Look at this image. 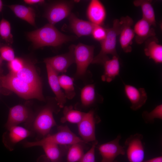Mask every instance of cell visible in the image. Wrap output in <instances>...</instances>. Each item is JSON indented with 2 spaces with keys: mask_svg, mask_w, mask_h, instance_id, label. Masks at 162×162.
I'll list each match as a JSON object with an SVG mask.
<instances>
[{
  "mask_svg": "<svg viewBox=\"0 0 162 162\" xmlns=\"http://www.w3.org/2000/svg\"><path fill=\"white\" fill-rule=\"evenodd\" d=\"M51 162V161H49H49H48V162L47 161V162Z\"/></svg>",
  "mask_w": 162,
  "mask_h": 162,
  "instance_id": "60d3db41",
  "label": "cell"
},
{
  "mask_svg": "<svg viewBox=\"0 0 162 162\" xmlns=\"http://www.w3.org/2000/svg\"><path fill=\"white\" fill-rule=\"evenodd\" d=\"M46 154L47 158L52 162H59L64 155V152L59 147V145L56 143L47 142L40 144Z\"/></svg>",
  "mask_w": 162,
  "mask_h": 162,
  "instance_id": "d4e9b609",
  "label": "cell"
},
{
  "mask_svg": "<svg viewBox=\"0 0 162 162\" xmlns=\"http://www.w3.org/2000/svg\"><path fill=\"white\" fill-rule=\"evenodd\" d=\"M2 60L0 57V65L1 64L2 62Z\"/></svg>",
  "mask_w": 162,
  "mask_h": 162,
  "instance_id": "f35d334b",
  "label": "cell"
},
{
  "mask_svg": "<svg viewBox=\"0 0 162 162\" xmlns=\"http://www.w3.org/2000/svg\"><path fill=\"white\" fill-rule=\"evenodd\" d=\"M31 117L28 108L22 105H15L10 109L8 118L5 127L10 128L28 121Z\"/></svg>",
  "mask_w": 162,
  "mask_h": 162,
  "instance_id": "2e32d148",
  "label": "cell"
},
{
  "mask_svg": "<svg viewBox=\"0 0 162 162\" xmlns=\"http://www.w3.org/2000/svg\"><path fill=\"white\" fill-rule=\"evenodd\" d=\"M68 19L70 27L77 37L91 35L96 25L89 21L79 19L72 13Z\"/></svg>",
  "mask_w": 162,
  "mask_h": 162,
  "instance_id": "ac0fdd59",
  "label": "cell"
},
{
  "mask_svg": "<svg viewBox=\"0 0 162 162\" xmlns=\"http://www.w3.org/2000/svg\"><path fill=\"white\" fill-rule=\"evenodd\" d=\"M53 110L51 106H46L40 111L34 119L33 129L42 136H46L51 128L56 125L53 115Z\"/></svg>",
  "mask_w": 162,
  "mask_h": 162,
  "instance_id": "52a82bcc",
  "label": "cell"
},
{
  "mask_svg": "<svg viewBox=\"0 0 162 162\" xmlns=\"http://www.w3.org/2000/svg\"><path fill=\"white\" fill-rule=\"evenodd\" d=\"M0 58L2 60L10 62L15 58L14 51L11 47L4 46L0 48Z\"/></svg>",
  "mask_w": 162,
  "mask_h": 162,
  "instance_id": "d6a6232c",
  "label": "cell"
},
{
  "mask_svg": "<svg viewBox=\"0 0 162 162\" xmlns=\"http://www.w3.org/2000/svg\"><path fill=\"white\" fill-rule=\"evenodd\" d=\"M74 78L65 74L58 76L60 86L64 92L66 98L71 100L75 96L76 93L74 85Z\"/></svg>",
  "mask_w": 162,
  "mask_h": 162,
  "instance_id": "83f0119b",
  "label": "cell"
},
{
  "mask_svg": "<svg viewBox=\"0 0 162 162\" xmlns=\"http://www.w3.org/2000/svg\"><path fill=\"white\" fill-rule=\"evenodd\" d=\"M74 45H71L68 52L53 57L47 58L44 62L48 64L58 74L64 73L69 67L75 63L74 55Z\"/></svg>",
  "mask_w": 162,
  "mask_h": 162,
  "instance_id": "8fae6325",
  "label": "cell"
},
{
  "mask_svg": "<svg viewBox=\"0 0 162 162\" xmlns=\"http://www.w3.org/2000/svg\"><path fill=\"white\" fill-rule=\"evenodd\" d=\"M121 25L120 20L116 19L113 20L112 26L106 28V37L100 42V51L94 57L92 64H103L105 61L110 59L108 55L118 56L116 50L117 38L119 35Z\"/></svg>",
  "mask_w": 162,
  "mask_h": 162,
  "instance_id": "3957f363",
  "label": "cell"
},
{
  "mask_svg": "<svg viewBox=\"0 0 162 162\" xmlns=\"http://www.w3.org/2000/svg\"><path fill=\"white\" fill-rule=\"evenodd\" d=\"M2 136V141L4 146L12 150L13 146L20 141L29 136L31 132L26 128L18 125L7 129Z\"/></svg>",
  "mask_w": 162,
  "mask_h": 162,
  "instance_id": "4fadbf2b",
  "label": "cell"
},
{
  "mask_svg": "<svg viewBox=\"0 0 162 162\" xmlns=\"http://www.w3.org/2000/svg\"><path fill=\"white\" fill-rule=\"evenodd\" d=\"M143 136L136 133L131 135L125 140L126 153L129 162H142L145 156L144 147L142 142Z\"/></svg>",
  "mask_w": 162,
  "mask_h": 162,
  "instance_id": "ba28073f",
  "label": "cell"
},
{
  "mask_svg": "<svg viewBox=\"0 0 162 162\" xmlns=\"http://www.w3.org/2000/svg\"><path fill=\"white\" fill-rule=\"evenodd\" d=\"M50 142L59 145L66 146L75 143H86L81 138L74 133L67 126H60L58 127V132L56 134H48L42 139L36 141L26 142L24 146L27 148L39 146L44 142Z\"/></svg>",
  "mask_w": 162,
  "mask_h": 162,
  "instance_id": "277c9868",
  "label": "cell"
},
{
  "mask_svg": "<svg viewBox=\"0 0 162 162\" xmlns=\"http://www.w3.org/2000/svg\"><path fill=\"white\" fill-rule=\"evenodd\" d=\"M100 119L93 110L85 113L81 121L77 124L81 139L86 143L96 141L95 125Z\"/></svg>",
  "mask_w": 162,
  "mask_h": 162,
  "instance_id": "8992f818",
  "label": "cell"
},
{
  "mask_svg": "<svg viewBox=\"0 0 162 162\" xmlns=\"http://www.w3.org/2000/svg\"><path fill=\"white\" fill-rule=\"evenodd\" d=\"M14 74L26 83L42 90V85L40 79L38 75L34 66L32 64L25 63L23 68L17 73Z\"/></svg>",
  "mask_w": 162,
  "mask_h": 162,
  "instance_id": "d6986e66",
  "label": "cell"
},
{
  "mask_svg": "<svg viewBox=\"0 0 162 162\" xmlns=\"http://www.w3.org/2000/svg\"><path fill=\"white\" fill-rule=\"evenodd\" d=\"M3 8V3L2 0H0V12H1Z\"/></svg>",
  "mask_w": 162,
  "mask_h": 162,
  "instance_id": "74e56055",
  "label": "cell"
},
{
  "mask_svg": "<svg viewBox=\"0 0 162 162\" xmlns=\"http://www.w3.org/2000/svg\"><path fill=\"white\" fill-rule=\"evenodd\" d=\"M63 116L61 118V122H66L78 124L82 120L85 112L74 109L72 106L64 107Z\"/></svg>",
  "mask_w": 162,
  "mask_h": 162,
  "instance_id": "4316f807",
  "label": "cell"
},
{
  "mask_svg": "<svg viewBox=\"0 0 162 162\" xmlns=\"http://www.w3.org/2000/svg\"><path fill=\"white\" fill-rule=\"evenodd\" d=\"M86 15L89 21L95 25L102 26L106 17V10L100 1L92 0L87 7Z\"/></svg>",
  "mask_w": 162,
  "mask_h": 162,
  "instance_id": "9a60e30c",
  "label": "cell"
},
{
  "mask_svg": "<svg viewBox=\"0 0 162 162\" xmlns=\"http://www.w3.org/2000/svg\"><path fill=\"white\" fill-rule=\"evenodd\" d=\"M27 36L36 48L46 46H57L74 40L77 37L65 34L50 23L38 29L28 32Z\"/></svg>",
  "mask_w": 162,
  "mask_h": 162,
  "instance_id": "6da1fadb",
  "label": "cell"
},
{
  "mask_svg": "<svg viewBox=\"0 0 162 162\" xmlns=\"http://www.w3.org/2000/svg\"><path fill=\"white\" fill-rule=\"evenodd\" d=\"M8 6L18 17L32 26L35 25V14L33 8L19 4L11 5Z\"/></svg>",
  "mask_w": 162,
  "mask_h": 162,
  "instance_id": "cb8c5ba5",
  "label": "cell"
},
{
  "mask_svg": "<svg viewBox=\"0 0 162 162\" xmlns=\"http://www.w3.org/2000/svg\"><path fill=\"white\" fill-rule=\"evenodd\" d=\"M121 138V135L118 134L112 140L99 146L98 149L102 158L101 162H113L118 156L125 154V147L119 144Z\"/></svg>",
  "mask_w": 162,
  "mask_h": 162,
  "instance_id": "30bf717a",
  "label": "cell"
},
{
  "mask_svg": "<svg viewBox=\"0 0 162 162\" xmlns=\"http://www.w3.org/2000/svg\"><path fill=\"white\" fill-rule=\"evenodd\" d=\"M0 36L8 44H11L13 42V36L11 33L10 22L2 18L0 22Z\"/></svg>",
  "mask_w": 162,
  "mask_h": 162,
  "instance_id": "4dcf8cb0",
  "label": "cell"
},
{
  "mask_svg": "<svg viewBox=\"0 0 162 162\" xmlns=\"http://www.w3.org/2000/svg\"><path fill=\"white\" fill-rule=\"evenodd\" d=\"M104 71L101 77L103 81L110 82L113 80L119 74L120 64L118 56H113L112 59H109L103 64Z\"/></svg>",
  "mask_w": 162,
  "mask_h": 162,
  "instance_id": "7402d4cb",
  "label": "cell"
},
{
  "mask_svg": "<svg viewBox=\"0 0 162 162\" xmlns=\"http://www.w3.org/2000/svg\"><path fill=\"white\" fill-rule=\"evenodd\" d=\"M0 83L2 87L13 92L24 99L45 100L42 90L26 83L10 73L0 76Z\"/></svg>",
  "mask_w": 162,
  "mask_h": 162,
  "instance_id": "7a4b0ae2",
  "label": "cell"
},
{
  "mask_svg": "<svg viewBox=\"0 0 162 162\" xmlns=\"http://www.w3.org/2000/svg\"><path fill=\"white\" fill-rule=\"evenodd\" d=\"M24 2L28 4H33L38 3H43L45 1L43 0H25Z\"/></svg>",
  "mask_w": 162,
  "mask_h": 162,
  "instance_id": "d590c367",
  "label": "cell"
},
{
  "mask_svg": "<svg viewBox=\"0 0 162 162\" xmlns=\"http://www.w3.org/2000/svg\"><path fill=\"white\" fill-rule=\"evenodd\" d=\"M81 101L82 105L85 107L91 106L98 100L93 84L85 86L81 91Z\"/></svg>",
  "mask_w": 162,
  "mask_h": 162,
  "instance_id": "484cf974",
  "label": "cell"
},
{
  "mask_svg": "<svg viewBox=\"0 0 162 162\" xmlns=\"http://www.w3.org/2000/svg\"><path fill=\"white\" fill-rule=\"evenodd\" d=\"M74 6L72 1H62L51 5L45 14V18L50 23L55 24L68 17L71 13Z\"/></svg>",
  "mask_w": 162,
  "mask_h": 162,
  "instance_id": "9c48e42d",
  "label": "cell"
},
{
  "mask_svg": "<svg viewBox=\"0 0 162 162\" xmlns=\"http://www.w3.org/2000/svg\"><path fill=\"white\" fill-rule=\"evenodd\" d=\"M92 143L91 148L84 154L79 162H97L95 159V150L98 142L96 140Z\"/></svg>",
  "mask_w": 162,
  "mask_h": 162,
  "instance_id": "e575fe53",
  "label": "cell"
},
{
  "mask_svg": "<svg viewBox=\"0 0 162 162\" xmlns=\"http://www.w3.org/2000/svg\"><path fill=\"white\" fill-rule=\"evenodd\" d=\"M151 25L143 18L139 20L135 24L133 28L136 42L140 44L148 38L155 36L154 29Z\"/></svg>",
  "mask_w": 162,
  "mask_h": 162,
  "instance_id": "ffe728a7",
  "label": "cell"
},
{
  "mask_svg": "<svg viewBox=\"0 0 162 162\" xmlns=\"http://www.w3.org/2000/svg\"><path fill=\"white\" fill-rule=\"evenodd\" d=\"M120 20L122 22L119 34L120 46L125 52H130L132 50L131 45L135 36L134 29L132 28L134 21L132 18L128 16L122 17Z\"/></svg>",
  "mask_w": 162,
  "mask_h": 162,
  "instance_id": "7c38bea8",
  "label": "cell"
},
{
  "mask_svg": "<svg viewBox=\"0 0 162 162\" xmlns=\"http://www.w3.org/2000/svg\"><path fill=\"white\" fill-rule=\"evenodd\" d=\"M113 162H118V161H116V160H114Z\"/></svg>",
  "mask_w": 162,
  "mask_h": 162,
  "instance_id": "ab89813d",
  "label": "cell"
},
{
  "mask_svg": "<svg viewBox=\"0 0 162 162\" xmlns=\"http://www.w3.org/2000/svg\"><path fill=\"white\" fill-rule=\"evenodd\" d=\"M82 143H76L69 146L67 154V162L79 161L84 154Z\"/></svg>",
  "mask_w": 162,
  "mask_h": 162,
  "instance_id": "f1b7e54d",
  "label": "cell"
},
{
  "mask_svg": "<svg viewBox=\"0 0 162 162\" xmlns=\"http://www.w3.org/2000/svg\"><path fill=\"white\" fill-rule=\"evenodd\" d=\"M152 1L150 0H136L133 2L134 5L140 7L142 13V18L148 21L152 26L155 27L156 22Z\"/></svg>",
  "mask_w": 162,
  "mask_h": 162,
  "instance_id": "603a6c76",
  "label": "cell"
},
{
  "mask_svg": "<svg viewBox=\"0 0 162 162\" xmlns=\"http://www.w3.org/2000/svg\"><path fill=\"white\" fill-rule=\"evenodd\" d=\"M106 28L101 26L95 25L91 35L94 39L101 42L106 37Z\"/></svg>",
  "mask_w": 162,
  "mask_h": 162,
  "instance_id": "836d02e7",
  "label": "cell"
},
{
  "mask_svg": "<svg viewBox=\"0 0 162 162\" xmlns=\"http://www.w3.org/2000/svg\"><path fill=\"white\" fill-rule=\"evenodd\" d=\"M48 81L50 86L56 96L55 99L60 108L64 107L66 101L64 93L61 89L58 74L48 64H46Z\"/></svg>",
  "mask_w": 162,
  "mask_h": 162,
  "instance_id": "e0dca14e",
  "label": "cell"
},
{
  "mask_svg": "<svg viewBox=\"0 0 162 162\" xmlns=\"http://www.w3.org/2000/svg\"><path fill=\"white\" fill-rule=\"evenodd\" d=\"M144 52L145 55L157 64L162 62V46L159 44L155 36L151 37L145 42Z\"/></svg>",
  "mask_w": 162,
  "mask_h": 162,
  "instance_id": "44dd1931",
  "label": "cell"
},
{
  "mask_svg": "<svg viewBox=\"0 0 162 162\" xmlns=\"http://www.w3.org/2000/svg\"><path fill=\"white\" fill-rule=\"evenodd\" d=\"M24 64L25 63L21 59L15 58L8 62V66L10 70V73L16 74L23 68Z\"/></svg>",
  "mask_w": 162,
  "mask_h": 162,
  "instance_id": "1f68e13d",
  "label": "cell"
},
{
  "mask_svg": "<svg viewBox=\"0 0 162 162\" xmlns=\"http://www.w3.org/2000/svg\"><path fill=\"white\" fill-rule=\"evenodd\" d=\"M124 90L126 95L131 103L130 108L132 110H139L146 103L147 96L144 88H138L132 85L124 84Z\"/></svg>",
  "mask_w": 162,
  "mask_h": 162,
  "instance_id": "5bb4252c",
  "label": "cell"
},
{
  "mask_svg": "<svg viewBox=\"0 0 162 162\" xmlns=\"http://www.w3.org/2000/svg\"><path fill=\"white\" fill-rule=\"evenodd\" d=\"M142 116L145 122L148 124L153 123L156 118L162 119V105H158L150 112L143 111Z\"/></svg>",
  "mask_w": 162,
  "mask_h": 162,
  "instance_id": "f546056e",
  "label": "cell"
},
{
  "mask_svg": "<svg viewBox=\"0 0 162 162\" xmlns=\"http://www.w3.org/2000/svg\"><path fill=\"white\" fill-rule=\"evenodd\" d=\"M94 46L79 43L74 45V55L76 64L75 79L83 78L86 75L89 65L92 63L94 58Z\"/></svg>",
  "mask_w": 162,
  "mask_h": 162,
  "instance_id": "5b68a950",
  "label": "cell"
},
{
  "mask_svg": "<svg viewBox=\"0 0 162 162\" xmlns=\"http://www.w3.org/2000/svg\"><path fill=\"white\" fill-rule=\"evenodd\" d=\"M142 162H162V156H160L147 160H144Z\"/></svg>",
  "mask_w": 162,
  "mask_h": 162,
  "instance_id": "8d00e7d4",
  "label": "cell"
}]
</instances>
